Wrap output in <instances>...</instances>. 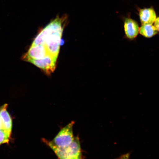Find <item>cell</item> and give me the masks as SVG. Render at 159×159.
Instances as JSON below:
<instances>
[{
  "mask_svg": "<svg viewBox=\"0 0 159 159\" xmlns=\"http://www.w3.org/2000/svg\"><path fill=\"white\" fill-rule=\"evenodd\" d=\"M66 17H57L51 21L34 40L22 59L38 67L47 75L56 68L61 44Z\"/></svg>",
  "mask_w": 159,
  "mask_h": 159,
  "instance_id": "obj_1",
  "label": "cell"
},
{
  "mask_svg": "<svg viewBox=\"0 0 159 159\" xmlns=\"http://www.w3.org/2000/svg\"><path fill=\"white\" fill-rule=\"evenodd\" d=\"M42 142L52 150L58 159H83L80 140L78 136H75L74 141L70 146L63 148H57L50 141L45 138Z\"/></svg>",
  "mask_w": 159,
  "mask_h": 159,
  "instance_id": "obj_2",
  "label": "cell"
},
{
  "mask_svg": "<svg viewBox=\"0 0 159 159\" xmlns=\"http://www.w3.org/2000/svg\"><path fill=\"white\" fill-rule=\"evenodd\" d=\"M74 121H71L63 127L52 140V143L57 148H63L70 146L73 142L75 136L73 134V127Z\"/></svg>",
  "mask_w": 159,
  "mask_h": 159,
  "instance_id": "obj_3",
  "label": "cell"
},
{
  "mask_svg": "<svg viewBox=\"0 0 159 159\" xmlns=\"http://www.w3.org/2000/svg\"><path fill=\"white\" fill-rule=\"evenodd\" d=\"M7 104L0 107V134H11L12 121L7 111Z\"/></svg>",
  "mask_w": 159,
  "mask_h": 159,
  "instance_id": "obj_4",
  "label": "cell"
},
{
  "mask_svg": "<svg viewBox=\"0 0 159 159\" xmlns=\"http://www.w3.org/2000/svg\"><path fill=\"white\" fill-rule=\"evenodd\" d=\"M124 27L125 34L127 39L133 40L136 38L140 29L136 21L131 18L125 19Z\"/></svg>",
  "mask_w": 159,
  "mask_h": 159,
  "instance_id": "obj_5",
  "label": "cell"
},
{
  "mask_svg": "<svg viewBox=\"0 0 159 159\" xmlns=\"http://www.w3.org/2000/svg\"><path fill=\"white\" fill-rule=\"evenodd\" d=\"M139 17L142 25H152L156 19V14L152 8L139 10Z\"/></svg>",
  "mask_w": 159,
  "mask_h": 159,
  "instance_id": "obj_6",
  "label": "cell"
},
{
  "mask_svg": "<svg viewBox=\"0 0 159 159\" xmlns=\"http://www.w3.org/2000/svg\"><path fill=\"white\" fill-rule=\"evenodd\" d=\"M139 33L146 38H151L157 34L158 31L154 26L146 25H142L139 30Z\"/></svg>",
  "mask_w": 159,
  "mask_h": 159,
  "instance_id": "obj_7",
  "label": "cell"
},
{
  "mask_svg": "<svg viewBox=\"0 0 159 159\" xmlns=\"http://www.w3.org/2000/svg\"><path fill=\"white\" fill-rule=\"evenodd\" d=\"M154 23V26L156 28L157 30L159 32V17H158L156 19Z\"/></svg>",
  "mask_w": 159,
  "mask_h": 159,
  "instance_id": "obj_8",
  "label": "cell"
},
{
  "mask_svg": "<svg viewBox=\"0 0 159 159\" xmlns=\"http://www.w3.org/2000/svg\"><path fill=\"white\" fill-rule=\"evenodd\" d=\"M129 157H130V154L128 153L122 155L118 159H129Z\"/></svg>",
  "mask_w": 159,
  "mask_h": 159,
  "instance_id": "obj_9",
  "label": "cell"
}]
</instances>
